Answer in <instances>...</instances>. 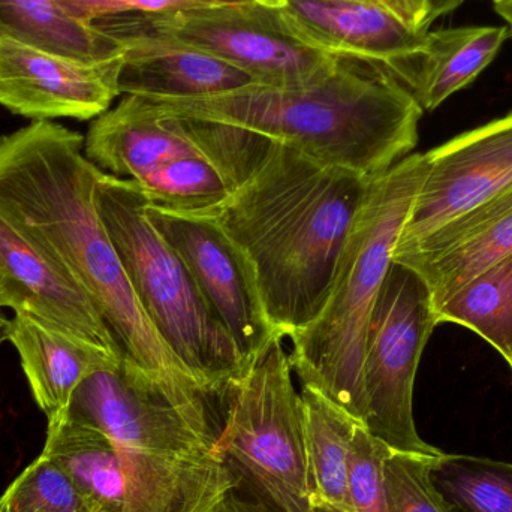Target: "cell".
Wrapping results in <instances>:
<instances>
[{
    "label": "cell",
    "mask_w": 512,
    "mask_h": 512,
    "mask_svg": "<svg viewBox=\"0 0 512 512\" xmlns=\"http://www.w3.org/2000/svg\"><path fill=\"white\" fill-rule=\"evenodd\" d=\"M84 138L51 120L0 138V216L68 271L113 336L123 366L179 403L207 396L144 312L95 201Z\"/></svg>",
    "instance_id": "6da1fadb"
},
{
    "label": "cell",
    "mask_w": 512,
    "mask_h": 512,
    "mask_svg": "<svg viewBox=\"0 0 512 512\" xmlns=\"http://www.w3.org/2000/svg\"><path fill=\"white\" fill-rule=\"evenodd\" d=\"M372 179L274 141L227 200L195 212L248 259L280 336H294L324 306Z\"/></svg>",
    "instance_id": "7a4b0ae2"
},
{
    "label": "cell",
    "mask_w": 512,
    "mask_h": 512,
    "mask_svg": "<svg viewBox=\"0 0 512 512\" xmlns=\"http://www.w3.org/2000/svg\"><path fill=\"white\" fill-rule=\"evenodd\" d=\"M146 99L161 113L249 129L366 177L411 155L424 113L387 69L345 56L328 77L306 87L251 84L204 98Z\"/></svg>",
    "instance_id": "3957f363"
},
{
    "label": "cell",
    "mask_w": 512,
    "mask_h": 512,
    "mask_svg": "<svg viewBox=\"0 0 512 512\" xmlns=\"http://www.w3.org/2000/svg\"><path fill=\"white\" fill-rule=\"evenodd\" d=\"M65 415L116 445L126 512H264L240 496L242 483L219 450L216 411L177 405L123 364L87 376Z\"/></svg>",
    "instance_id": "277c9868"
},
{
    "label": "cell",
    "mask_w": 512,
    "mask_h": 512,
    "mask_svg": "<svg viewBox=\"0 0 512 512\" xmlns=\"http://www.w3.org/2000/svg\"><path fill=\"white\" fill-rule=\"evenodd\" d=\"M426 168V153H411L373 177L324 306L291 337L289 361L301 385L321 391L363 426L367 330Z\"/></svg>",
    "instance_id": "5b68a950"
},
{
    "label": "cell",
    "mask_w": 512,
    "mask_h": 512,
    "mask_svg": "<svg viewBox=\"0 0 512 512\" xmlns=\"http://www.w3.org/2000/svg\"><path fill=\"white\" fill-rule=\"evenodd\" d=\"M95 201L144 312L200 387L221 403L248 366L188 265L147 216L143 189L99 171Z\"/></svg>",
    "instance_id": "8992f818"
},
{
    "label": "cell",
    "mask_w": 512,
    "mask_h": 512,
    "mask_svg": "<svg viewBox=\"0 0 512 512\" xmlns=\"http://www.w3.org/2000/svg\"><path fill=\"white\" fill-rule=\"evenodd\" d=\"M218 445L264 512H315L300 391L276 337L222 397Z\"/></svg>",
    "instance_id": "52a82bcc"
},
{
    "label": "cell",
    "mask_w": 512,
    "mask_h": 512,
    "mask_svg": "<svg viewBox=\"0 0 512 512\" xmlns=\"http://www.w3.org/2000/svg\"><path fill=\"white\" fill-rule=\"evenodd\" d=\"M92 26L120 44L159 39L188 45L236 66L256 84L282 89L310 86L328 77L342 57L295 36L283 23L277 6L261 2L116 15Z\"/></svg>",
    "instance_id": "ba28073f"
},
{
    "label": "cell",
    "mask_w": 512,
    "mask_h": 512,
    "mask_svg": "<svg viewBox=\"0 0 512 512\" xmlns=\"http://www.w3.org/2000/svg\"><path fill=\"white\" fill-rule=\"evenodd\" d=\"M438 327L423 277L394 262L376 301L363 357L364 427L397 453L438 457L414 421V385L421 355Z\"/></svg>",
    "instance_id": "9c48e42d"
},
{
    "label": "cell",
    "mask_w": 512,
    "mask_h": 512,
    "mask_svg": "<svg viewBox=\"0 0 512 512\" xmlns=\"http://www.w3.org/2000/svg\"><path fill=\"white\" fill-rule=\"evenodd\" d=\"M147 216L188 265L233 336L246 366H251L276 337L282 336L268 321L248 259L206 216L173 212L150 201Z\"/></svg>",
    "instance_id": "30bf717a"
},
{
    "label": "cell",
    "mask_w": 512,
    "mask_h": 512,
    "mask_svg": "<svg viewBox=\"0 0 512 512\" xmlns=\"http://www.w3.org/2000/svg\"><path fill=\"white\" fill-rule=\"evenodd\" d=\"M426 159V174L396 249L512 189V113L457 135L429 150Z\"/></svg>",
    "instance_id": "8fae6325"
},
{
    "label": "cell",
    "mask_w": 512,
    "mask_h": 512,
    "mask_svg": "<svg viewBox=\"0 0 512 512\" xmlns=\"http://www.w3.org/2000/svg\"><path fill=\"white\" fill-rule=\"evenodd\" d=\"M277 11L307 44L382 66L414 95L427 32L363 0H286Z\"/></svg>",
    "instance_id": "7c38bea8"
},
{
    "label": "cell",
    "mask_w": 512,
    "mask_h": 512,
    "mask_svg": "<svg viewBox=\"0 0 512 512\" xmlns=\"http://www.w3.org/2000/svg\"><path fill=\"white\" fill-rule=\"evenodd\" d=\"M120 57L83 63L0 39V105L32 120H90L119 96Z\"/></svg>",
    "instance_id": "4fadbf2b"
},
{
    "label": "cell",
    "mask_w": 512,
    "mask_h": 512,
    "mask_svg": "<svg viewBox=\"0 0 512 512\" xmlns=\"http://www.w3.org/2000/svg\"><path fill=\"white\" fill-rule=\"evenodd\" d=\"M0 291L6 307L15 313L32 316L122 360L113 336L80 283L2 216Z\"/></svg>",
    "instance_id": "5bb4252c"
},
{
    "label": "cell",
    "mask_w": 512,
    "mask_h": 512,
    "mask_svg": "<svg viewBox=\"0 0 512 512\" xmlns=\"http://www.w3.org/2000/svg\"><path fill=\"white\" fill-rule=\"evenodd\" d=\"M512 254V189L429 236L396 249L393 261L417 271L436 307Z\"/></svg>",
    "instance_id": "9a60e30c"
},
{
    "label": "cell",
    "mask_w": 512,
    "mask_h": 512,
    "mask_svg": "<svg viewBox=\"0 0 512 512\" xmlns=\"http://www.w3.org/2000/svg\"><path fill=\"white\" fill-rule=\"evenodd\" d=\"M84 156L104 173L140 182L170 162L206 158V153L188 120L128 95L93 119L84 138Z\"/></svg>",
    "instance_id": "2e32d148"
},
{
    "label": "cell",
    "mask_w": 512,
    "mask_h": 512,
    "mask_svg": "<svg viewBox=\"0 0 512 512\" xmlns=\"http://www.w3.org/2000/svg\"><path fill=\"white\" fill-rule=\"evenodd\" d=\"M122 45L119 95L204 98L256 84L236 66L188 45L159 39H134Z\"/></svg>",
    "instance_id": "e0dca14e"
},
{
    "label": "cell",
    "mask_w": 512,
    "mask_h": 512,
    "mask_svg": "<svg viewBox=\"0 0 512 512\" xmlns=\"http://www.w3.org/2000/svg\"><path fill=\"white\" fill-rule=\"evenodd\" d=\"M8 340L20 355L33 399L48 423L68 412L75 390L87 376L122 364L99 346L24 313H15L9 321Z\"/></svg>",
    "instance_id": "ac0fdd59"
},
{
    "label": "cell",
    "mask_w": 512,
    "mask_h": 512,
    "mask_svg": "<svg viewBox=\"0 0 512 512\" xmlns=\"http://www.w3.org/2000/svg\"><path fill=\"white\" fill-rule=\"evenodd\" d=\"M41 454L71 478L93 512H126L128 486L122 460L101 429L63 415L48 423Z\"/></svg>",
    "instance_id": "d6986e66"
},
{
    "label": "cell",
    "mask_w": 512,
    "mask_h": 512,
    "mask_svg": "<svg viewBox=\"0 0 512 512\" xmlns=\"http://www.w3.org/2000/svg\"><path fill=\"white\" fill-rule=\"evenodd\" d=\"M507 26H462L427 32L414 96L423 111L441 107L471 86L507 41Z\"/></svg>",
    "instance_id": "ffe728a7"
},
{
    "label": "cell",
    "mask_w": 512,
    "mask_h": 512,
    "mask_svg": "<svg viewBox=\"0 0 512 512\" xmlns=\"http://www.w3.org/2000/svg\"><path fill=\"white\" fill-rule=\"evenodd\" d=\"M304 435L315 512H354L349 499L348 459L360 421L327 396L301 385Z\"/></svg>",
    "instance_id": "44dd1931"
},
{
    "label": "cell",
    "mask_w": 512,
    "mask_h": 512,
    "mask_svg": "<svg viewBox=\"0 0 512 512\" xmlns=\"http://www.w3.org/2000/svg\"><path fill=\"white\" fill-rule=\"evenodd\" d=\"M0 39L83 63L110 62L123 45L66 14L54 0H0Z\"/></svg>",
    "instance_id": "7402d4cb"
},
{
    "label": "cell",
    "mask_w": 512,
    "mask_h": 512,
    "mask_svg": "<svg viewBox=\"0 0 512 512\" xmlns=\"http://www.w3.org/2000/svg\"><path fill=\"white\" fill-rule=\"evenodd\" d=\"M435 312L438 325L469 328L507 360L512 349V254L466 283Z\"/></svg>",
    "instance_id": "603a6c76"
},
{
    "label": "cell",
    "mask_w": 512,
    "mask_h": 512,
    "mask_svg": "<svg viewBox=\"0 0 512 512\" xmlns=\"http://www.w3.org/2000/svg\"><path fill=\"white\" fill-rule=\"evenodd\" d=\"M430 483L448 512H512V463L442 453Z\"/></svg>",
    "instance_id": "cb8c5ba5"
},
{
    "label": "cell",
    "mask_w": 512,
    "mask_h": 512,
    "mask_svg": "<svg viewBox=\"0 0 512 512\" xmlns=\"http://www.w3.org/2000/svg\"><path fill=\"white\" fill-rule=\"evenodd\" d=\"M135 183L150 204L179 213L212 209L236 189L224 171L207 158L170 162Z\"/></svg>",
    "instance_id": "d4e9b609"
},
{
    "label": "cell",
    "mask_w": 512,
    "mask_h": 512,
    "mask_svg": "<svg viewBox=\"0 0 512 512\" xmlns=\"http://www.w3.org/2000/svg\"><path fill=\"white\" fill-rule=\"evenodd\" d=\"M0 512H93L71 478L45 456L30 463L0 498Z\"/></svg>",
    "instance_id": "484cf974"
},
{
    "label": "cell",
    "mask_w": 512,
    "mask_h": 512,
    "mask_svg": "<svg viewBox=\"0 0 512 512\" xmlns=\"http://www.w3.org/2000/svg\"><path fill=\"white\" fill-rule=\"evenodd\" d=\"M391 451L363 424L355 429L348 459L349 499L354 512H388L384 465Z\"/></svg>",
    "instance_id": "4316f807"
},
{
    "label": "cell",
    "mask_w": 512,
    "mask_h": 512,
    "mask_svg": "<svg viewBox=\"0 0 512 512\" xmlns=\"http://www.w3.org/2000/svg\"><path fill=\"white\" fill-rule=\"evenodd\" d=\"M433 459L391 451L384 465L388 512H448L430 483Z\"/></svg>",
    "instance_id": "83f0119b"
},
{
    "label": "cell",
    "mask_w": 512,
    "mask_h": 512,
    "mask_svg": "<svg viewBox=\"0 0 512 512\" xmlns=\"http://www.w3.org/2000/svg\"><path fill=\"white\" fill-rule=\"evenodd\" d=\"M66 14L92 24L126 14H162L215 6L245 5L258 0H54Z\"/></svg>",
    "instance_id": "f1b7e54d"
},
{
    "label": "cell",
    "mask_w": 512,
    "mask_h": 512,
    "mask_svg": "<svg viewBox=\"0 0 512 512\" xmlns=\"http://www.w3.org/2000/svg\"><path fill=\"white\" fill-rule=\"evenodd\" d=\"M363 2L373 3V5L393 12L406 24L420 32H429L430 30L427 26L426 0H363Z\"/></svg>",
    "instance_id": "f546056e"
},
{
    "label": "cell",
    "mask_w": 512,
    "mask_h": 512,
    "mask_svg": "<svg viewBox=\"0 0 512 512\" xmlns=\"http://www.w3.org/2000/svg\"><path fill=\"white\" fill-rule=\"evenodd\" d=\"M427 2V26H432L438 18L456 11L466 0H426Z\"/></svg>",
    "instance_id": "4dcf8cb0"
},
{
    "label": "cell",
    "mask_w": 512,
    "mask_h": 512,
    "mask_svg": "<svg viewBox=\"0 0 512 512\" xmlns=\"http://www.w3.org/2000/svg\"><path fill=\"white\" fill-rule=\"evenodd\" d=\"M493 8L499 17L507 23L508 32L512 36V0H493Z\"/></svg>",
    "instance_id": "1f68e13d"
},
{
    "label": "cell",
    "mask_w": 512,
    "mask_h": 512,
    "mask_svg": "<svg viewBox=\"0 0 512 512\" xmlns=\"http://www.w3.org/2000/svg\"><path fill=\"white\" fill-rule=\"evenodd\" d=\"M9 321L0 315V345L8 340Z\"/></svg>",
    "instance_id": "d6a6232c"
},
{
    "label": "cell",
    "mask_w": 512,
    "mask_h": 512,
    "mask_svg": "<svg viewBox=\"0 0 512 512\" xmlns=\"http://www.w3.org/2000/svg\"><path fill=\"white\" fill-rule=\"evenodd\" d=\"M258 2L265 3V5L279 6L282 5L286 0H258Z\"/></svg>",
    "instance_id": "836d02e7"
},
{
    "label": "cell",
    "mask_w": 512,
    "mask_h": 512,
    "mask_svg": "<svg viewBox=\"0 0 512 512\" xmlns=\"http://www.w3.org/2000/svg\"><path fill=\"white\" fill-rule=\"evenodd\" d=\"M0 307H6L5 298H3L2 291H0Z\"/></svg>",
    "instance_id": "e575fe53"
},
{
    "label": "cell",
    "mask_w": 512,
    "mask_h": 512,
    "mask_svg": "<svg viewBox=\"0 0 512 512\" xmlns=\"http://www.w3.org/2000/svg\"><path fill=\"white\" fill-rule=\"evenodd\" d=\"M507 361L508 363V366H510V369H511V372H512V349H511V352H510V357L507 358Z\"/></svg>",
    "instance_id": "d590c367"
},
{
    "label": "cell",
    "mask_w": 512,
    "mask_h": 512,
    "mask_svg": "<svg viewBox=\"0 0 512 512\" xmlns=\"http://www.w3.org/2000/svg\"><path fill=\"white\" fill-rule=\"evenodd\" d=\"M427 3V2H426Z\"/></svg>",
    "instance_id": "8d00e7d4"
}]
</instances>
